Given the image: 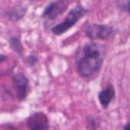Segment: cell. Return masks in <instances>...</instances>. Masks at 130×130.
<instances>
[{"label": "cell", "mask_w": 130, "mask_h": 130, "mask_svg": "<svg viewBox=\"0 0 130 130\" xmlns=\"http://www.w3.org/2000/svg\"><path fill=\"white\" fill-rule=\"evenodd\" d=\"M26 62H27V65L28 67L30 68H33L34 67L37 62H38V58L37 56L34 55V54H30L29 55L27 59H26Z\"/></svg>", "instance_id": "11"}, {"label": "cell", "mask_w": 130, "mask_h": 130, "mask_svg": "<svg viewBox=\"0 0 130 130\" xmlns=\"http://www.w3.org/2000/svg\"><path fill=\"white\" fill-rule=\"evenodd\" d=\"M69 0H53L49 2L43 9L41 17L44 20V25H49L55 21L68 8Z\"/></svg>", "instance_id": "3"}, {"label": "cell", "mask_w": 130, "mask_h": 130, "mask_svg": "<svg viewBox=\"0 0 130 130\" xmlns=\"http://www.w3.org/2000/svg\"><path fill=\"white\" fill-rule=\"evenodd\" d=\"M13 97L12 91L6 85H2L0 86V98L3 101H6Z\"/></svg>", "instance_id": "10"}, {"label": "cell", "mask_w": 130, "mask_h": 130, "mask_svg": "<svg viewBox=\"0 0 130 130\" xmlns=\"http://www.w3.org/2000/svg\"><path fill=\"white\" fill-rule=\"evenodd\" d=\"M30 81L28 77L21 72L13 73L11 75V86L19 102H24L29 94Z\"/></svg>", "instance_id": "4"}, {"label": "cell", "mask_w": 130, "mask_h": 130, "mask_svg": "<svg viewBox=\"0 0 130 130\" xmlns=\"http://www.w3.org/2000/svg\"><path fill=\"white\" fill-rule=\"evenodd\" d=\"M26 126L30 130H46L49 129V120L43 112H34L26 119Z\"/></svg>", "instance_id": "7"}, {"label": "cell", "mask_w": 130, "mask_h": 130, "mask_svg": "<svg viewBox=\"0 0 130 130\" xmlns=\"http://www.w3.org/2000/svg\"><path fill=\"white\" fill-rule=\"evenodd\" d=\"M104 59V50L97 43H90L83 48V56L77 62V72L85 78H92L100 71Z\"/></svg>", "instance_id": "1"}, {"label": "cell", "mask_w": 130, "mask_h": 130, "mask_svg": "<svg viewBox=\"0 0 130 130\" xmlns=\"http://www.w3.org/2000/svg\"><path fill=\"white\" fill-rule=\"evenodd\" d=\"M124 129H130V123H127V124L124 126Z\"/></svg>", "instance_id": "15"}, {"label": "cell", "mask_w": 130, "mask_h": 130, "mask_svg": "<svg viewBox=\"0 0 130 130\" xmlns=\"http://www.w3.org/2000/svg\"><path fill=\"white\" fill-rule=\"evenodd\" d=\"M8 44L11 50L20 58L24 56V46L21 43V41L18 36H11L8 39Z\"/></svg>", "instance_id": "9"}, {"label": "cell", "mask_w": 130, "mask_h": 130, "mask_svg": "<svg viewBox=\"0 0 130 130\" xmlns=\"http://www.w3.org/2000/svg\"><path fill=\"white\" fill-rule=\"evenodd\" d=\"M6 59H7V56L0 53V65H1L2 62H4Z\"/></svg>", "instance_id": "14"}, {"label": "cell", "mask_w": 130, "mask_h": 130, "mask_svg": "<svg viewBox=\"0 0 130 130\" xmlns=\"http://www.w3.org/2000/svg\"><path fill=\"white\" fill-rule=\"evenodd\" d=\"M99 101L103 107L107 108L115 98V91L112 85H109L107 88L99 93Z\"/></svg>", "instance_id": "8"}, {"label": "cell", "mask_w": 130, "mask_h": 130, "mask_svg": "<svg viewBox=\"0 0 130 130\" xmlns=\"http://www.w3.org/2000/svg\"><path fill=\"white\" fill-rule=\"evenodd\" d=\"M119 6L124 11L130 13V0H127L126 2H122L119 5Z\"/></svg>", "instance_id": "13"}, {"label": "cell", "mask_w": 130, "mask_h": 130, "mask_svg": "<svg viewBox=\"0 0 130 130\" xmlns=\"http://www.w3.org/2000/svg\"><path fill=\"white\" fill-rule=\"evenodd\" d=\"M16 66V64H14L12 66L9 67L8 69L4 70V71H0V78L5 77V76H9V75H12L14 73V69Z\"/></svg>", "instance_id": "12"}, {"label": "cell", "mask_w": 130, "mask_h": 130, "mask_svg": "<svg viewBox=\"0 0 130 130\" xmlns=\"http://www.w3.org/2000/svg\"><path fill=\"white\" fill-rule=\"evenodd\" d=\"M28 11V6L22 3H17L12 7L1 11L0 15L8 21L16 23L21 21Z\"/></svg>", "instance_id": "5"}, {"label": "cell", "mask_w": 130, "mask_h": 130, "mask_svg": "<svg viewBox=\"0 0 130 130\" xmlns=\"http://www.w3.org/2000/svg\"><path fill=\"white\" fill-rule=\"evenodd\" d=\"M113 34V27L102 24H90L85 28V34L92 40H107Z\"/></svg>", "instance_id": "6"}, {"label": "cell", "mask_w": 130, "mask_h": 130, "mask_svg": "<svg viewBox=\"0 0 130 130\" xmlns=\"http://www.w3.org/2000/svg\"><path fill=\"white\" fill-rule=\"evenodd\" d=\"M87 12L88 11L82 5H78L74 8L70 10L68 15L62 22L53 26L50 29L51 32L56 36L63 34L71 27H72L78 21L80 18L84 17Z\"/></svg>", "instance_id": "2"}]
</instances>
